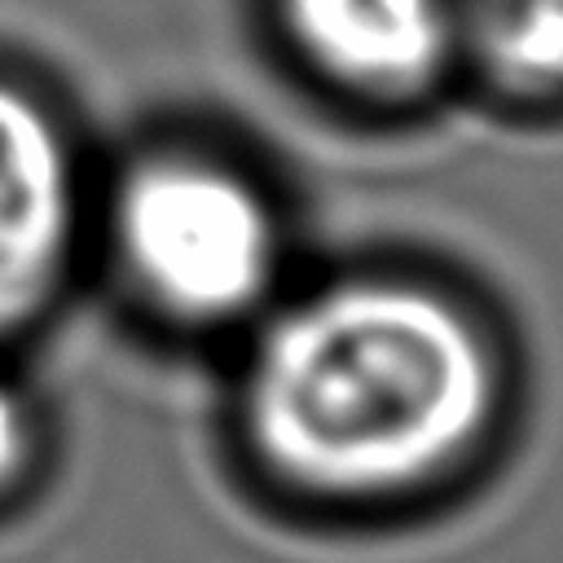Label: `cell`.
I'll use <instances>...</instances> for the list:
<instances>
[{
  "mask_svg": "<svg viewBox=\"0 0 563 563\" xmlns=\"http://www.w3.org/2000/svg\"><path fill=\"white\" fill-rule=\"evenodd\" d=\"M501 365L479 317L405 273L277 303L246 352L238 422L286 493L374 506L440 484L488 435Z\"/></svg>",
  "mask_w": 563,
  "mask_h": 563,
  "instance_id": "6da1fadb",
  "label": "cell"
},
{
  "mask_svg": "<svg viewBox=\"0 0 563 563\" xmlns=\"http://www.w3.org/2000/svg\"><path fill=\"white\" fill-rule=\"evenodd\" d=\"M128 290L176 325H233L268 308L282 229L268 194L233 163L163 150L123 172L106 207Z\"/></svg>",
  "mask_w": 563,
  "mask_h": 563,
  "instance_id": "7a4b0ae2",
  "label": "cell"
},
{
  "mask_svg": "<svg viewBox=\"0 0 563 563\" xmlns=\"http://www.w3.org/2000/svg\"><path fill=\"white\" fill-rule=\"evenodd\" d=\"M79 163L57 114L0 75V339L62 290L79 246Z\"/></svg>",
  "mask_w": 563,
  "mask_h": 563,
  "instance_id": "3957f363",
  "label": "cell"
},
{
  "mask_svg": "<svg viewBox=\"0 0 563 563\" xmlns=\"http://www.w3.org/2000/svg\"><path fill=\"white\" fill-rule=\"evenodd\" d=\"M286 48L352 101L409 106L462 66L457 0H277Z\"/></svg>",
  "mask_w": 563,
  "mask_h": 563,
  "instance_id": "277c9868",
  "label": "cell"
},
{
  "mask_svg": "<svg viewBox=\"0 0 563 563\" xmlns=\"http://www.w3.org/2000/svg\"><path fill=\"white\" fill-rule=\"evenodd\" d=\"M462 62L515 97H563V0H457Z\"/></svg>",
  "mask_w": 563,
  "mask_h": 563,
  "instance_id": "5b68a950",
  "label": "cell"
},
{
  "mask_svg": "<svg viewBox=\"0 0 563 563\" xmlns=\"http://www.w3.org/2000/svg\"><path fill=\"white\" fill-rule=\"evenodd\" d=\"M40 457V422L26 391L0 369V501L13 497Z\"/></svg>",
  "mask_w": 563,
  "mask_h": 563,
  "instance_id": "8992f818",
  "label": "cell"
}]
</instances>
